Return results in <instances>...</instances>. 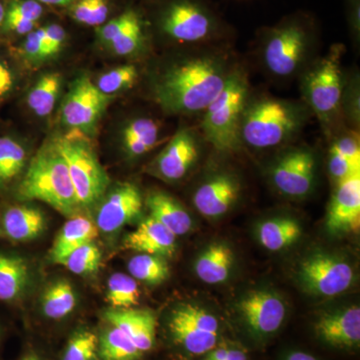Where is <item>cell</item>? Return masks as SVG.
<instances>
[{
	"mask_svg": "<svg viewBox=\"0 0 360 360\" xmlns=\"http://www.w3.org/2000/svg\"><path fill=\"white\" fill-rule=\"evenodd\" d=\"M25 146L13 136H0V189L6 188L18 179L26 165Z\"/></svg>",
	"mask_w": 360,
	"mask_h": 360,
	"instance_id": "30",
	"label": "cell"
},
{
	"mask_svg": "<svg viewBox=\"0 0 360 360\" xmlns=\"http://www.w3.org/2000/svg\"><path fill=\"white\" fill-rule=\"evenodd\" d=\"M234 255L229 246L213 243L200 255L194 269L200 281L208 284L224 283L231 274Z\"/></svg>",
	"mask_w": 360,
	"mask_h": 360,
	"instance_id": "25",
	"label": "cell"
},
{
	"mask_svg": "<svg viewBox=\"0 0 360 360\" xmlns=\"http://www.w3.org/2000/svg\"><path fill=\"white\" fill-rule=\"evenodd\" d=\"M328 169L331 176L340 182L352 175L360 174V165L348 160L345 156L338 155L333 150H329Z\"/></svg>",
	"mask_w": 360,
	"mask_h": 360,
	"instance_id": "42",
	"label": "cell"
},
{
	"mask_svg": "<svg viewBox=\"0 0 360 360\" xmlns=\"http://www.w3.org/2000/svg\"><path fill=\"white\" fill-rule=\"evenodd\" d=\"M124 248L139 253L169 257L174 255L176 236L149 217L125 238Z\"/></svg>",
	"mask_w": 360,
	"mask_h": 360,
	"instance_id": "20",
	"label": "cell"
},
{
	"mask_svg": "<svg viewBox=\"0 0 360 360\" xmlns=\"http://www.w3.org/2000/svg\"><path fill=\"white\" fill-rule=\"evenodd\" d=\"M331 150L345 156L348 160L360 165V146L354 135H342L336 139L331 146Z\"/></svg>",
	"mask_w": 360,
	"mask_h": 360,
	"instance_id": "43",
	"label": "cell"
},
{
	"mask_svg": "<svg viewBox=\"0 0 360 360\" xmlns=\"http://www.w3.org/2000/svg\"><path fill=\"white\" fill-rule=\"evenodd\" d=\"M2 338H4V335H2L1 328H0V347H1Z\"/></svg>",
	"mask_w": 360,
	"mask_h": 360,
	"instance_id": "52",
	"label": "cell"
},
{
	"mask_svg": "<svg viewBox=\"0 0 360 360\" xmlns=\"http://www.w3.org/2000/svg\"><path fill=\"white\" fill-rule=\"evenodd\" d=\"M44 28L47 49H49V56L51 58L63 49L65 40V32L58 25H49Z\"/></svg>",
	"mask_w": 360,
	"mask_h": 360,
	"instance_id": "44",
	"label": "cell"
},
{
	"mask_svg": "<svg viewBox=\"0 0 360 360\" xmlns=\"http://www.w3.org/2000/svg\"><path fill=\"white\" fill-rule=\"evenodd\" d=\"M205 355L203 360H248L245 352L238 348H213Z\"/></svg>",
	"mask_w": 360,
	"mask_h": 360,
	"instance_id": "46",
	"label": "cell"
},
{
	"mask_svg": "<svg viewBox=\"0 0 360 360\" xmlns=\"http://www.w3.org/2000/svg\"><path fill=\"white\" fill-rule=\"evenodd\" d=\"M39 4H47V6H66V4H70V2L75 1V0H37Z\"/></svg>",
	"mask_w": 360,
	"mask_h": 360,
	"instance_id": "49",
	"label": "cell"
},
{
	"mask_svg": "<svg viewBox=\"0 0 360 360\" xmlns=\"http://www.w3.org/2000/svg\"><path fill=\"white\" fill-rule=\"evenodd\" d=\"M16 198L41 201L65 217H75L80 206L68 165L56 142L44 146L30 160L16 187Z\"/></svg>",
	"mask_w": 360,
	"mask_h": 360,
	"instance_id": "2",
	"label": "cell"
},
{
	"mask_svg": "<svg viewBox=\"0 0 360 360\" xmlns=\"http://www.w3.org/2000/svg\"><path fill=\"white\" fill-rule=\"evenodd\" d=\"M326 224L333 232L357 231L360 226V174L338 182Z\"/></svg>",
	"mask_w": 360,
	"mask_h": 360,
	"instance_id": "16",
	"label": "cell"
},
{
	"mask_svg": "<svg viewBox=\"0 0 360 360\" xmlns=\"http://www.w3.org/2000/svg\"><path fill=\"white\" fill-rule=\"evenodd\" d=\"M108 13L106 0H77L70 9L73 20L89 26L103 25Z\"/></svg>",
	"mask_w": 360,
	"mask_h": 360,
	"instance_id": "37",
	"label": "cell"
},
{
	"mask_svg": "<svg viewBox=\"0 0 360 360\" xmlns=\"http://www.w3.org/2000/svg\"><path fill=\"white\" fill-rule=\"evenodd\" d=\"M60 87L61 77L59 73H47L40 77L39 82L28 92V108L40 117L51 115L56 105Z\"/></svg>",
	"mask_w": 360,
	"mask_h": 360,
	"instance_id": "32",
	"label": "cell"
},
{
	"mask_svg": "<svg viewBox=\"0 0 360 360\" xmlns=\"http://www.w3.org/2000/svg\"><path fill=\"white\" fill-rule=\"evenodd\" d=\"M97 236L98 229L91 220L77 215L70 217L54 239L51 250V262L58 264L66 255L79 246L94 243Z\"/></svg>",
	"mask_w": 360,
	"mask_h": 360,
	"instance_id": "22",
	"label": "cell"
},
{
	"mask_svg": "<svg viewBox=\"0 0 360 360\" xmlns=\"http://www.w3.org/2000/svg\"><path fill=\"white\" fill-rule=\"evenodd\" d=\"M258 240L267 250L279 251L293 245L302 236V227L292 219H274L258 227Z\"/></svg>",
	"mask_w": 360,
	"mask_h": 360,
	"instance_id": "27",
	"label": "cell"
},
{
	"mask_svg": "<svg viewBox=\"0 0 360 360\" xmlns=\"http://www.w3.org/2000/svg\"><path fill=\"white\" fill-rule=\"evenodd\" d=\"M160 32L179 44H205L224 33V25L207 0H168L160 9Z\"/></svg>",
	"mask_w": 360,
	"mask_h": 360,
	"instance_id": "4",
	"label": "cell"
},
{
	"mask_svg": "<svg viewBox=\"0 0 360 360\" xmlns=\"http://www.w3.org/2000/svg\"><path fill=\"white\" fill-rule=\"evenodd\" d=\"M150 217L160 222L175 236L191 231L193 219L189 213L172 196L165 193H153L146 200Z\"/></svg>",
	"mask_w": 360,
	"mask_h": 360,
	"instance_id": "24",
	"label": "cell"
},
{
	"mask_svg": "<svg viewBox=\"0 0 360 360\" xmlns=\"http://www.w3.org/2000/svg\"><path fill=\"white\" fill-rule=\"evenodd\" d=\"M248 96V85L245 75L232 71L219 96L205 108L202 131L217 150L231 151L238 148Z\"/></svg>",
	"mask_w": 360,
	"mask_h": 360,
	"instance_id": "3",
	"label": "cell"
},
{
	"mask_svg": "<svg viewBox=\"0 0 360 360\" xmlns=\"http://www.w3.org/2000/svg\"><path fill=\"white\" fill-rule=\"evenodd\" d=\"M198 158L194 135L189 130H180L156 158L155 169L162 179L176 181L188 174Z\"/></svg>",
	"mask_w": 360,
	"mask_h": 360,
	"instance_id": "17",
	"label": "cell"
},
{
	"mask_svg": "<svg viewBox=\"0 0 360 360\" xmlns=\"http://www.w3.org/2000/svg\"><path fill=\"white\" fill-rule=\"evenodd\" d=\"M77 304V295L68 281H58L51 284L42 295V312L45 317L52 321L65 319L72 314Z\"/></svg>",
	"mask_w": 360,
	"mask_h": 360,
	"instance_id": "29",
	"label": "cell"
},
{
	"mask_svg": "<svg viewBox=\"0 0 360 360\" xmlns=\"http://www.w3.org/2000/svg\"><path fill=\"white\" fill-rule=\"evenodd\" d=\"M238 195V182L231 175L217 174L198 187L193 203L205 217H217L231 210Z\"/></svg>",
	"mask_w": 360,
	"mask_h": 360,
	"instance_id": "18",
	"label": "cell"
},
{
	"mask_svg": "<svg viewBox=\"0 0 360 360\" xmlns=\"http://www.w3.org/2000/svg\"><path fill=\"white\" fill-rule=\"evenodd\" d=\"M168 330L175 345L188 354L202 355L215 348L219 323L214 315L188 303L180 305L172 312Z\"/></svg>",
	"mask_w": 360,
	"mask_h": 360,
	"instance_id": "9",
	"label": "cell"
},
{
	"mask_svg": "<svg viewBox=\"0 0 360 360\" xmlns=\"http://www.w3.org/2000/svg\"><path fill=\"white\" fill-rule=\"evenodd\" d=\"M6 6L0 0V33L2 32V26H4V18H6Z\"/></svg>",
	"mask_w": 360,
	"mask_h": 360,
	"instance_id": "51",
	"label": "cell"
},
{
	"mask_svg": "<svg viewBox=\"0 0 360 360\" xmlns=\"http://www.w3.org/2000/svg\"><path fill=\"white\" fill-rule=\"evenodd\" d=\"M347 6V22L350 32L355 39H359L360 33V0H345Z\"/></svg>",
	"mask_w": 360,
	"mask_h": 360,
	"instance_id": "47",
	"label": "cell"
},
{
	"mask_svg": "<svg viewBox=\"0 0 360 360\" xmlns=\"http://www.w3.org/2000/svg\"><path fill=\"white\" fill-rule=\"evenodd\" d=\"M315 330L322 340L333 347H357L360 342L359 307L323 315L315 326Z\"/></svg>",
	"mask_w": 360,
	"mask_h": 360,
	"instance_id": "19",
	"label": "cell"
},
{
	"mask_svg": "<svg viewBox=\"0 0 360 360\" xmlns=\"http://www.w3.org/2000/svg\"><path fill=\"white\" fill-rule=\"evenodd\" d=\"M302 283L310 291L323 296L345 292L354 281V269L347 262L328 255H314L302 262Z\"/></svg>",
	"mask_w": 360,
	"mask_h": 360,
	"instance_id": "11",
	"label": "cell"
},
{
	"mask_svg": "<svg viewBox=\"0 0 360 360\" xmlns=\"http://www.w3.org/2000/svg\"><path fill=\"white\" fill-rule=\"evenodd\" d=\"M21 51L30 60H42V59L51 58L47 49L44 27L28 33L25 41L21 46Z\"/></svg>",
	"mask_w": 360,
	"mask_h": 360,
	"instance_id": "40",
	"label": "cell"
},
{
	"mask_svg": "<svg viewBox=\"0 0 360 360\" xmlns=\"http://www.w3.org/2000/svg\"><path fill=\"white\" fill-rule=\"evenodd\" d=\"M104 321L122 330L142 352L155 347L158 317L149 309H108L103 312Z\"/></svg>",
	"mask_w": 360,
	"mask_h": 360,
	"instance_id": "15",
	"label": "cell"
},
{
	"mask_svg": "<svg viewBox=\"0 0 360 360\" xmlns=\"http://www.w3.org/2000/svg\"><path fill=\"white\" fill-rule=\"evenodd\" d=\"M20 360H45L41 355L37 354V352H32V350H28L22 356L20 357Z\"/></svg>",
	"mask_w": 360,
	"mask_h": 360,
	"instance_id": "50",
	"label": "cell"
},
{
	"mask_svg": "<svg viewBox=\"0 0 360 360\" xmlns=\"http://www.w3.org/2000/svg\"><path fill=\"white\" fill-rule=\"evenodd\" d=\"M286 360H317L315 357L312 356L309 354H305V352H293L288 355V359Z\"/></svg>",
	"mask_w": 360,
	"mask_h": 360,
	"instance_id": "48",
	"label": "cell"
},
{
	"mask_svg": "<svg viewBox=\"0 0 360 360\" xmlns=\"http://www.w3.org/2000/svg\"><path fill=\"white\" fill-rule=\"evenodd\" d=\"M229 75L219 58L187 59L163 73L156 84V99L172 113L205 111L224 89Z\"/></svg>",
	"mask_w": 360,
	"mask_h": 360,
	"instance_id": "1",
	"label": "cell"
},
{
	"mask_svg": "<svg viewBox=\"0 0 360 360\" xmlns=\"http://www.w3.org/2000/svg\"><path fill=\"white\" fill-rule=\"evenodd\" d=\"M122 136L127 155L137 158L149 153L158 144L160 125L150 118H137L125 127Z\"/></svg>",
	"mask_w": 360,
	"mask_h": 360,
	"instance_id": "26",
	"label": "cell"
},
{
	"mask_svg": "<svg viewBox=\"0 0 360 360\" xmlns=\"http://www.w3.org/2000/svg\"><path fill=\"white\" fill-rule=\"evenodd\" d=\"M340 49H333L307 73L303 94L310 108L323 124L331 122L340 110L343 99Z\"/></svg>",
	"mask_w": 360,
	"mask_h": 360,
	"instance_id": "8",
	"label": "cell"
},
{
	"mask_svg": "<svg viewBox=\"0 0 360 360\" xmlns=\"http://www.w3.org/2000/svg\"><path fill=\"white\" fill-rule=\"evenodd\" d=\"M315 175L314 156L305 149H295L281 158L272 170L274 186L285 195L302 198L311 191Z\"/></svg>",
	"mask_w": 360,
	"mask_h": 360,
	"instance_id": "13",
	"label": "cell"
},
{
	"mask_svg": "<svg viewBox=\"0 0 360 360\" xmlns=\"http://www.w3.org/2000/svg\"><path fill=\"white\" fill-rule=\"evenodd\" d=\"M141 15L134 9H129L124 11L115 20L108 21V23L101 26L98 30L99 39L105 44H110L112 40H115L135 20Z\"/></svg>",
	"mask_w": 360,
	"mask_h": 360,
	"instance_id": "41",
	"label": "cell"
},
{
	"mask_svg": "<svg viewBox=\"0 0 360 360\" xmlns=\"http://www.w3.org/2000/svg\"><path fill=\"white\" fill-rule=\"evenodd\" d=\"M146 40L144 22L141 15L134 21L110 45L118 56H129L139 51Z\"/></svg>",
	"mask_w": 360,
	"mask_h": 360,
	"instance_id": "38",
	"label": "cell"
},
{
	"mask_svg": "<svg viewBox=\"0 0 360 360\" xmlns=\"http://www.w3.org/2000/svg\"><path fill=\"white\" fill-rule=\"evenodd\" d=\"M54 142L68 165L78 205L86 208L96 205L103 200L110 179L89 139L73 129Z\"/></svg>",
	"mask_w": 360,
	"mask_h": 360,
	"instance_id": "5",
	"label": "cell"
},
{
	"mask_svg": "<svg viewBox=\"0 0 360 360\" xmlns=\"http://www.w3.org/2000/svg\"><path fill=\"white\" fill-rule=\"evenodd\" d=\"M99 338L94 331L79 329L70 336L61 360H97Z\"/></svg>",
	"mask_w": 360,
	"mask_h": 360,
	"instance_id": "36",
	"label": "cell"
},
{
	"mask_svg": "<svg viewBox=\"0 0 360 360\" xmlns=\"http://www.w3.org/2000/svg\"><path fill=\"white\" fill-rule=\"evenodd\" d=\"M101 360H139L143 354L122 330L108 324L98 335Z\"/></svg>",
	"mask_w": 360,
	"mask_h": 360,
	"instance_id": "31",
	"label": "cell"
},
{
	"mask_svg": "<svg viewBox=\"0 0 360 360\" xmlns=\"http://www.w3.org/2000/svg\"><path fill=\"white\" fill-rule=\"evenodd\" d=\"M101 258V250L94 241L73 250L58 265H63L77 276H89L99 269Z\"/></svg>",
	"mask_w": 360,
	"mask_h": 360,
	"instance_id": "35",
	"label": "cell"
},
{
	"mask_svg": "<svg viewBox=\"0 0 360 360\" xmlns=\"http://www.w3.org/2000/svg\"><path fill=\"white\" fill-rule=\"evenodd\" d=\"M130 276L141 283L160 284L169 277V267L165 258L158 255L139 253L129 260L127 264Z\"/></svg>",
	"mask_w": 360,
	"mask_h": 360,
	"instance_id": "33",
	"label": "cell"
},
{
	"mask_svg": "<svg viewBox=\"0 0 360 360\" xmlns=\"http://www.w3.org/2000/svg\"><path fill=\"white\" fill-rule=\"evenodd\" d=\"M44 8L37 0H13L6 6L2 33L27 35L32 32Z\"/></svg>",
	"mask_w": 360,
	"mask_h": 360,
	"instance_id": "28",
	"label": "cell"
},
{
	"mask_svg": "<svg viewBox=\"0 0 360 360\" xmlns=\"http://www.w3.org/2000/svg\"><path fill=\"white\" fill-rule=\"evenodd\" d=\"M137 78V70L134 65H123L104 73L97 82V87L104 94L111 96L122 90L130 89Z\"/></svg>",
	"mask_w": 360,
	"mask_h": 360,
	"instance_id": "39",
	"label": "cell"
},
{
	"mask_svg": "<svg viewBox=\"0 0 360 360\" xmlns=\"http://www.w3.org/2000/svg\"><path fill=\"white\" fill-rule=\"evenodd\" d=\"M239 310L253 333L269 335L283 323L286 309L283 300L266 290L252 291L239 302Z\"/></svg>",
	"mask_w": 360,
	"mask_h": 360,
	"instance_id": "14",
	"label": "cell"
},
{
	"mask_svg": "<svg viewBox=\"0 0 360 360\" xmlns=\"http://www.w3.org/2000/svg\"><path fill=\"white\" fill-rule=\"evenodd\" d=\"M311 21L302 15H293L265 30L264 59L267 70L279 77H290L302 65L311 42Z\"/></svg>",
	"mask_w": 360,
	"mask_h": 360,
	"instance_id": "7",
	"label": "cell"
},
{
	"mask_svg": "<svg viewBox=\"0 0 360 360\" xmlns=\"http://www.w3.org/2000/svg\"><path fill=\"white\" fill-rule=\"evenodd\" d=\"M44 212L30 205H11L0 217V232L15 243H26L39 238L44 231Z\"/></svg>",
	"mask_w": 360,
	"mask_h": 360,
	"instance_id": "21",
	"label": "cell"
},
{
	"mask_svg": "<svg viewBox=\"0 0 360 360\" xmlns=\"http://www.w3.org/2000/svg\"><path fill=\"white\" fill-rule=\"evenodd\" d=\"M143 200L141 191L132 184H122L113 188L104 198L96 224L98 231L113 233L120 231L141 214Z\"/></svg>",
	"mask_w": 360,
	"mask_h": 360,
	"instance_id": "12",
	"label": "cell"
},
{
	"mask_svg": "<svg viewBox=\"0 0 360 360\" xmlns=\"http://www.w3.org/2000/svg\"><path fill=\"white\" fill-rule=\"evenodd\" d=\"M302 117L295 106L279 99L264 98L246 105L240 139L251 148H274L295 134Z\"/></svg>",
	"mask_w": 360,
	"mask_h": 360,
	"instance_id": "6",
	"label": "cell"
},
{
	"mask_svg": "<svg viewBox=\"0 0 360 360\" xmlns=\"http://www.w3.org/2000/svg\"><path fill=\"white\" fill-rule=\"evenodd\" d=\"M15 78L11 68L6 61L0 59V101L6 98L13 92Z\"/></svg>",
	"mask_w": 360,
	"mask_h": 360,
	"instance_id": "45",
	"label": "cell"
},
{
	"mask_svg": "<svg viewBox=\"0 0 360 360\" xmlns=\"http://www.w3.org/2000/svg\"><path fill=\"white\" fill-rule=\"evenodd\" d=\"M28 283L30 267L25 258L15 253L0 251V302L20 300Z\"/></svg>",
	"mask_w": 360,
	"mask_h": 360,
	"instance_id": "23",
	"label": "cell"
},
{
	"mask_svg": "<svg viewBox=\"0 0 360 360\" xmlns=\"http://www.w3.org/2000/svg\"><path fill=\"white\" fill-rule=\"evenodd\" d=\"M106 300L111 309H132L141 300V291L134 277L123 274H112L108 279Z\"/></svg>",
	"mask_w": 360,
	"mask_h": 360,
	"instance_id": "34",
	"label": "cell"
},
{
	"mask_svg": "<svg viewBox=\"0 0 360 360\" xmlns=\"http://www.w3.org/2000/svg\"><path fill=\"white\" fill-rule=\"evenodd\" d=\"M110 101V96L101 92L89 78H78L63 103V122L72 129L89 131L103 115Z\"/></svg>",
	"mask_w": 360,
	"mask_h": 360,
	"instance_id": "10",
	"label": "cell"
}]
</instances>
